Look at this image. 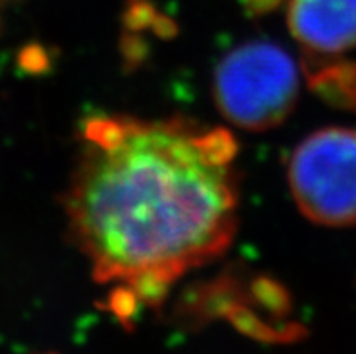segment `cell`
Masks as SVG:
<instances>
[{
  "label": "cell",
  "mask_w": 356,
  "mask_h": 354,
  "mask_svg": "<svg viewBox=\"0 0 356 354\" xmlns=\"http://www.w3.org/2000/svg\"><path fill=\"white\" fill-rule=\"evenodd\" d=\"M288 26L309 54H340L356 47V0H289Z\"/></svg>",
  "instance_id": "cell-4"
},
{
  "label": "cell",
  "mask_w": 356,
  "mask_h": 354,
  "mask_svg": "<svg viewBox=\"0 0 356 354\" xmlns=\"http://www.w3.org/2000/svg\"><path fill=\"white\" fill-rule=\"evenodd\" d=\"M288 183L302 216L315 225H356V130L325 127L298 143Z\"/></svg>",
  "instance_id": "cell-3"
},
{
  "label": "cell",
  "mask_w": 356,
  "mask_h": 354,
  "mask_svg": "<svg viewBox=\"0 0 356 354\" xmlns=\"http://www.w3.org/2000/svg\"><path fill=\"white\" fill-rule=\"evenodd\" d=\"M300 78L293 60L270 42H250L219 62L216 104L226 120L246 130L280 125L293 111Z\"/></svg>",
  "instance_id": "cell-2"
},
{
  "label": "cell",
  "mask_w": 356,
  "mask_h": 354,
  "mask_svg": "<svg viewBox=\"0 0 356 354\" xmlns=\"http://www.w3.org/2000/svg\"><path fill=\"white\" fill-rule=\"evenodd\" d=\"M9 4H13V0H0V26H2V17H4V11L9 8Z\"/></svg>",
  "instance_id": "cell-5"
},
{
  "label": "cell",
  "mask_w": 356,
  "mask_h": 354,
  "mask_svg": "<svg viewBox=\"0 0 356 354\" xmlns=\"http://www.w3.org/2000/svg\"><path fill=\"white\" fill-rule=\"evenodd\" d=\"M237 143L183 118L96 116L81 129L65 193L71 239L99 284L156 304L230 246Z\"/></svg>",
  "instance_id": "cell-1"
}]
</instances>
